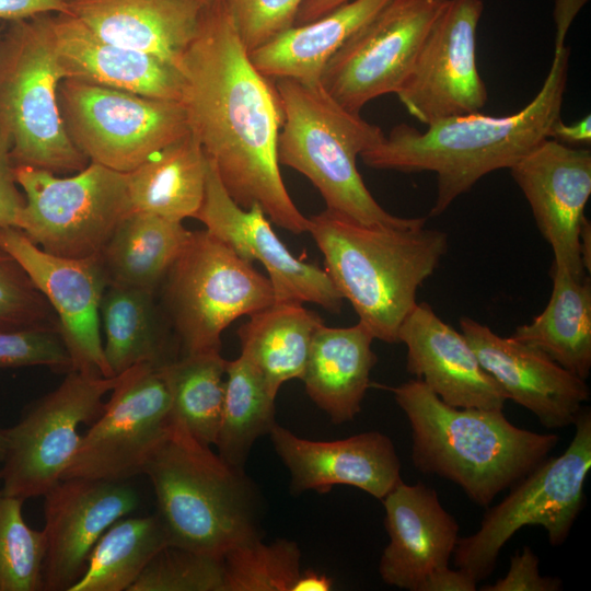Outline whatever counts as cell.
<instances>
[{"label":"cell","mask_w":591,"mask_h":591,"mask_svg":"<svg viewBox=\"0 0 591 591\" xmlns=\"http://www.w3.org/2000/svg\"><path fill=\"white\" fill-rule=\"evenodd\" d=\"M181 71L189 130L230 197L245 209L258 205L294 234L308 232L309 218L292 201L279 170L283 113L275 82L252 63L222 0L205 8Z\"/></svg>","instance_id":"6da1fadb"},{"label":"cell","mask_w":591,"mask_h":591,"mask_svg":"<svg viewBox=\"0 0 591 591\" xmlns=\"http://www.w3.org/2000/svg\"><path fill=\"white\" fill-rule=\"evenodd\" d=\"M570 49L554 48L553 61L535 97L519 112L489 116L480 112L448 117L419 131L405 123L360 158L376 170L432 172L437 194L430 216L438 217L482 177L510 169L542 141L561 118Z\"/></svg>","instance_id":"7a4b0ae2"},{"label":"cell","mask_w":591,"mask_h":591,"mask_svg":"<svg viewBox=\"0 0 591 591\" xmlns=\"http://www.w3.org/2000/svg\"><path fill=\"white\" fill-rule=\"evenodd\" d=\"M391 391L410 426L414 466L459 485L480 507L534 470L559 441L556 433L514 426L502 410L451 406L418 379Z\"/></svg>","instance_id":"3957f363"},{"label":"cell","mask_w":591,"mask_h":591,"mask_svg":"<svg viewBox=\"0 0 591 591\" xmlns=\"http://www.w3.org/2000/svg\"><path fill=\"white\" fill-rule=\"evenodd\" d=\"M308 232L359 322L374 339L398 343L417 290L447 254L448 234L425 225H366L327 209L309 218Z\"/></svg>","instance_id":"277c9868"},{"label":"cell","mask_w":591,"mask_h":591,"mask_svg":"<svg viewBox=\"0 0 591 591\" xmlns=\"http://www.w3.org/2000/svg\"><path fill=\"white\" fill-rule=\"evenodd\" d=\"M142 474L153 486L157 515L170 545L222 558L260 537L257 495L243 468L227 463L176 420Z\"/></svg>","instance_id":"5b68a950"},{"label":"cell","mask_w":591,"mask_h":591,"mask_svg":"<svg viewBox=\"0 0 591 591\" xmlns=\"http://www.w3.org/2000/svg\"><path fill=\"white\" fill-rule=\"evenodd\" d=\"M274 82L283 113L277 142L279 164L306 176L327 210L366 225H425L424 217L387 212L363 183L357 158L384 139L379 126L343 107L320 83Z\"/></svg>","instance_id":"8992f818"},{"label":"cell","mask_w":591,"mask_h":591,"mask_svg":"<svg viewBox=\"0 0 591 591\" xmlns=\"http://www.w3.org/2000/svg\"><path fill=\"white\" fill-rule=\"evenodd\" d=\"M50 14L7 22L0 33V124L10 132L13 166L77 173L90 161L69 139L58 105L65 72Z\"/></svg>","instance_id":"52a82bcc"},{"label":"cell","mask_w":591,"mask_h":591,"mask_svg":"<svg viewBox=\"0 0 591 591\" xmlns=\"http://www.w3.org/2000/svg\"><path fill=\"white\" fill-rule=\"evenodd\" d=\"M573 425L572 440L560 455L547 456L487 509L475 533L459 537L454 565L476 582L491 575L501 548L524 526L544 528L553 546L567 540L582 507L591 468L590 409L583 407Z\"/></svg>","instance_id":"ba28073f"},{"label":"cell","mask_w":591,"mask_h":591,"mask_svg":"<svg viewBox=\"0 0 591 591\" xmlns=\"http://www.w3.org/2000/svg\"><path fill=\"white\" fill-rule=\"evenodd\" d=\"M162 285L185 354L220 351L234 320L275 303L268 277L206 229L190 231Z\"/></svg>","instance_id":"9c48e42d"},{"label":"cell","mask_w":591,"mask_h":591,"mask_svg":"<svg viewBox=\"0 0 591 591\" xmlns=\"http://www.w3.org/2000/svg\"><path fill=\"white\" fill-rule=\"evenodd\" d=\"M25 204L15 227L43 251L68 258L101 255L132 211L126 173L90 162L71 176L13 166Z\"/></svg>","instance_id":"30bf717a"},{"label":"cell","mask_w":591,"mask_h":591,"mask_svg":"<svg viewBox=\"0 0 591 591\" xmlns=\"http://www.w3.org/2000/svg\"><path fill=\"white\" fill-rule=\"evenodd\" d=\"M66 132L90 162L127 173L189 131L179 101L152 99L76 79L58 86Z\"/></svg>","instance_id":"8fae6325"},{"label":"cell","mask_w":591,"mask_h":591,"mask_svg":"<svg viewBox=\"0 0 591 591\" xmlns=\"http://www.w3.org/2000/svg\"><path fill=\"white\" fill-rule=\"evenodd\" d=\"M118 380L69 371L58 387L31 403L19 421L4 429L0 490L24 501L44 496L59 482L81 441L79 426L101 415L103 397Z\"/></svg>","instance_id":"7c38bea8"},{"label":"cell","mask_w":591,"mask_h":591,"mask_svg":"<svg viewBox=\"0 0 591 591\" xmlns=\"http://www.w3.org/2000/svg\"><path fill=\"white\" fill-rule=\"evenodd\" d=\"M163 364L141 363L119 374L60 479L126 482L142 474L173 419Z\"/></svg>","instance_id":"4fadbf2b"},{"label":"cell","mask_w":591,"mask_h":591,"mask_svg":"<svg viewBox=\"0 0 591 591\" xmlns=\"http://www.w3.org/2000/svg\"><path fill=\"white\" fill-rule=\"evenodd\" d=\"M447 0H389L332 57L320 80L346 109L397 93Z\"/></svg>","instance_id":"5bb4252c"},{"label":"cell","mask_w":591,"mask_h":591,"mask_svg":"<svg viewBox=\"0 0 591 591\" xmlns=\"http://www.w3.org/2000/svg\"><path fill=\"white\" fill-rule=\"evenodd\" d=\"M483 10V0H447L396 93L407 112L426 126L480 112L487 103L476 62Z\"/></svg>","instance_id":"9a60e30c"},{"label":"cell","mask_w":591,"mask_h":591,"mask_svg":"<svg viewBox=\"0 0 591 591\" xmlns=\"http://www.w3.org/2000/svg\"><path fill=\"white\" fill-rule=\"evenodd\" d=\"M0 245L20 262L56 313L70 371L116 376L101 338L100 304L107 286L101 256L68 258L47 253L14 227H0Z\"/></svg>","instance_id":"2e32d148"},{"label":"cell","mask_w":591,"mask_h":591,"mask_svg":"<svg viewBox=\"0 0 591 591\" xmlns=\"http://www.w3.org/2000/svg\"><path fill=\"white\" fill-rule=\"evenodd\" d=\"M205 197L196 219L242 259L257 260L268 274L275 302H311L339 312L344 298L326 270L294 257L273 230L258 205L239 206L207 158Z\"/></svg>","instance_id":"e0dca14e"},{"label":"cell","mask_w":591,"mask_h":591,"mask_svg":"<svg viewBox=\"0 0 591 591\" xmlns=\"http://www.w3.org/2000/svg\"><path fill=\"white\" fill-rule=\"evenodd\" d=\"M509 170L552 247L553 264L587 277L580 235L591 195V151L547 138Z\"/></svg>","instance_id":"ac0fdd59"},{"label":"cell","mask_w":591,"mask_h":591,"mask_svg":"<svg viewBox=\"0 0 591 591\" xmlns=\"http://www.w3.org/2000/svg\"><path fill=\"white\" fill-rule=\"evenodd\" d=\"M44 591H69L96 542L132 512L138 493L125 482L62 478L44 495Z\"/></svg>","instance_id":"d6986e66"},{"label":"cell","mask_w":591,"mask_h":591,"mask_svg":"<svg viewBox=\"0 0 591 591\" xmlns=\"http://www.w3.org/2000/svg\"><path fill=\"white\" fill-rule=\"evenodd\" d=\"M461 333L482 367L507 398L529 409L547 429L573 425L590 398L586 380L564 369L545 352L517 338L462 316Z\"/></svg>","instance_id":"ffe728a7"},{"label":"cell","mask_w":591,"mask_h":591,"mask_svg":"<svg viewBox=\"0 0 591 591\" xmlns=\"http://www.w3.org/2000/svg\"><path fill=\"white\" fill-rule=\"evenodd\" d=\"M390 542L380 559L382 580L398 589L426 591L449 568L459 541V523L422 483L399 482L382 500Z\"/></svg>","instance_id":"44dd1931"},{"label":"cell","mask_w":591,"mask_h":591,"mask_svg":"<svg viewBox=\"0 0 591 591\" xmlns=\"http://www.w3.org/2000/svg\"><path fill=\"white\" fill-rule=\"evenodd\" d=\"M269 436L290 472L294 494L308 490L325 494L335 485H348L382 500L403 480L395 445L382 432L367 431L339 440L315 441L276 424Z\"/></svg>","instance_id":"7402d4cb"},{"label":"cell","mask_w":591,"mask_h":591,"mask_svg":"<svg viewBox=\"0 0 591 591\" xmlns=\"http://www.w3.org/2000/svg\"><path fill=\"white\" fill-rule=\"evenodd\" d=\"M398 343L407 348L406 369L444 403L462 408L502 410L508 399L482 367L464 335L426 302L404 320Z\"/></svg>","instance_id":"603a6c76"},{"label":"cell","mask_w":591,"mask_h":591,"mask_svg":"<svg viewBox=\"0 0 591 591\" xmlns=\"http://www.w3.org/2000/svg\"><path fill=\"white\" fill-rule=\"evenodd\" d=\"M49 22L65 79L181 102L184 77L173 63L105 40L71 14H50Z\"/></svg>","instance_id":"cb8c5ba5"},{"label":"cell","mask_w":591,"mask_h":591,"mask_svg":"<svg viewBox=\"0 0 591 591\" xmlns=\"http://www.w3.org/2000/svg\"><path fill=\"white\" fill-rule=\"evenodd\" d=\"M204 10L197 0H68V14L97 36L179 69Z\"/></svg>","instance_id":"d4e9b609"},{"label":"cell","mask_w":591,"mask_h":591,"mask_svg":"<svg viewBox=\"0 0 591 591\" xmlns=\"http://www.w3.org/2000/svg\"><path fill=\"white\" fill-rule=\"evenodd\" d=\"M373 339L361 322L350 327L322 324L313 335L301 380L310 398L334 424L350 421L361 410L376 362Z\"/></svg>","instance_id":"484cf974"},{"label":"cell","mask_w":591,"mask_h":591,"mask_svg":"<svg viewBox=\"0 0 591 591\" xmlns=\"http://www.w3.org/2000/svg\"><path fill=\"white\" fill-rule=\"evenodd\" d=\"M387 1L349 0L311 22L293 25L250 53V59L271 80L320 83L332 57Z\"/></svg>","instance_id":"4316f807"},{"label":"cell","mask_w":591,"mask_h":591,"mask_svg":"<svg viewBox=\"0 0 591 591\" xmlns=\"http://www.w3.org/2000/svg\"><path fill=\"white\" fill-rule=\"evenodd\" d=\"M207 164L189 130L126 173L132 211L175 221L195 218L205 197Z\"/></svg>","instance_id":"83f0119b"},{"label":"cell","mask_w":591,"mask_h":591,"mask_svg":"<svg viewBox=\"0 0 591 591\" xmlns=\"http://www.w3.org/2000/svg\"><path fill=\"white\" fill-rule=\"evenodd\" d=\"M553 289L545 309L512 337L545 352L564 369L587 380L591 370V286L552 265Z\"/></svg>","instance_id":"f1b7e54d"},{"label":"cell","mask_w":591,"mask_h":591,"mask_svg":"<svg viewBox=\"0 0 591 591\" xmlns=\"http://www.w3.org/2000/svg\"><path fill=\"white\" fill-rule=\"evenodd\" d=\"M322 320L299 302H275L250 315L237 331L241 356L260 374L270 395L303 375Z\"/></svg>","instance_id":"f546056e"},{"label":"cell","mask_w":591,"mask_h":591,"mask_svg":"<svg viewBox=\"0 0 591 591\" xmlns=\"http://www.w3.org/2000/svg\"><path fill=\"white\" fill-rule=\"evenodd\" d=\"M189 234L182 221L131 211L100 255L107 283L155 292Z\"/></svg>","instance_id":"4dcf8cb0"},{"label":"cell","mask_w":591,"mask_h":591,"mask_svg":"<svg viewBox=\"0 0 591 591\" xmlns=\"http://www.w3.org/2000/svg\"><path fill=\"white\" fill-rule=\"evenodd\" d=\"M154 293L149 290L107 283L100 304L106 362L113 375L141 364H163L169 357Z\"/></svg>","instance_id":"1f68e13d"},{"label":"cell","mask_w":591,"mask_h":591,"mask_svg":"<svg viewBox=\"0 0 591 591\" xmlns=\"http://www.w3.org/2000/svg\"><path fill=\"white\" fill-rule=\"evenodd\" d=\"M166 545L169 540L157 513L121 518L96 542L83 575L69 591H129Z\"/></svg>","instance_id":"d6a6232c"},{"label":"cell","mask_w":591,"mask_h":591,"mask_svg":"<svg viewBox=\"0 0 591 591\" xmlns=\"http://www.w3.org/2000/svg\"><path fill=\"white\" fill-rule=\"evenodd\" d=\"M227 362L220 351H207L163 364L173 419L207 445H215L219 430Z\"/></svg>","instance_id":"836d02e7"},{"label":"cell","mask_w":591,"mask_h":591,"mask_svg":"<svg viewBox=\"0 0 591 591\" xmlns=\"http://www.w3.org/2000/svg\"><path fill=\"white\" fill-rule=\"evenodd\" d=\"M275 397L258 371L240 355L227 362L224 398L215 445L230 465L243 468L254 442L269 434L275 421Z\"/></svg>","instance_id":"e575fe53"},{"label":"cell","mask_w":591,"mask_h":591,"mask_svg":"<svg viewBox=\"0 0 591 591\" xmlns=\"http://www.w3.org/2000/svg\"><path fill=\"white\" fill-rule=\"evenodd\" d=\"M300 558L298 544L286 538L243 543L222 557L224 591H293Z\"/></svg>","instance_id":"d590c367"},{"label":"cell","mask_w":591,"mask_h":591,"mask_svg":"<svg viewBox=\"0 0 591 591\" xmlns=\"http://www.w3.org/2000/svg\"><path fill=\"white\" fill-rule=\"evenodd\" d=\"M22 503L0 490V591H44L45 536L27 525Z\"/></svg>","instance_id":"8d00e7d4"},{"label":"cell","mask_w":591,"mask_h":591,"mask_svg":"<svg viewBox=\"0 0 591 591\" xmlns=\"http://www.w3.org/2000/svg\"><path fill=\"white\" fill-rule=\"evenodd\" d=\"M129 591H224L223 560L166 545L151 559Z\"/></svg>","instance_id":"74e56055"},{"label":"cell","mask_w":591,"mask_h":591,"mask_svg":"<svg viewBox=\"0 0 591 591\" xmlns=\"http://www.w3.org/2000/svg\"><path fill=\"white\" fill-rule=\"evenodd\" d=\"M59 329L56 313L20 262L0 245V332Z\"/></svg>","instance_id":"f35d334b"},{"label":"cell","mask_w":591,"mask_h":591,"mask_svg":"<svg viewBox=\"0 0 591 591\" xmlns=\"http://www.w3.org/2000/svg\"><path fill=\"white\" fill-rule=\"evenodd\" d=\"M303 1L222 0L248 54L292 27Z\"/></svg>","instance_id":"ab89813d"},{"label":"cell","mask_w":591,"mask_h":591,"mask_svg":"<svg viewBox=\"0 0 591 591\" xmlns=\"http://www.w3.org/2000/svg\"><path fill=\"white\" fill-rule=\"evenodd\" d=\"M44 366L69 372L71 359L59 329L27 328L0 332V368Z\"/></svg>","instance_id":"60d3db41"},{"label":"cell","mask_w":591,"mask_h":591,"mask_svg":"<svg viewBox=\"0 0 591 591\" xmlns=\"http://www.w3.org/2000/svg\"><path fill=\"white\" fill-rule=\"evenodd\" d=\"M538 557L529 546L515 553L510 560L507 575L493 584L480 588L483 591H557L561 580L543 577L538 571Z\"/></svg>","instance_id":"b9f144b4"},{"label":"cell","mask_w":591,"mask_h":591,"mask_svg":"<svg viewBox=\"0 0 591 591\" xmlns=\"http://www.w3.org/2000/svg\"><path fill=\"white\" fill-rule=\"evenodd\" d=\"M10 150V132L0 124V227H15L25 204V197L14 178Z\"/></svg>","instance_id":"7bdbcfd3"},{"label":"cell","mask_w":591,"mask_h":591,"mask_svg":"<svg viewBox=\"0 0 591 591\" xmlns=\"http://www.w3.org/2000/svg\"><path fill=\"white\" fill-rule=\"evenodd\" d=\"M47 13H69L68 0H0V20L5 22Z\"/></svg>","instance_id":"ee69618b"},{"label":"cell","mask_w":591,"mask_h":591,"mask_svg":"<svg viewBox=\"0 0 591 591\" xmlns=\"http://www.w3.org/2000/svg\"><path fill=\"white\" fill-rule=\"evenodd\" d=\"M549 138H553L567 146L591 143V116L588 114L583 118L572 124H566L559 118L552 127Z\"/></svg>","instance_id":"f6af8a7d"},{"label":"cell","mask_w":591,"mask_h":591,"mask_svg":"<svg viewBox=\"0 0 591 591\" xmlns=\"http://www.w3.org/2000/svg\"><path fill=\"white\" fill-rule=\"evenodd\" d=\"M588 1L589 0H556L553 13L556 26L554 48L565 46V39L572 21Z\"/></svg>","instance_id":"bcb514c9"},{"label":"cell","mask_w":591,"mask_h":591,"mask_svg":"<svg viewBox=\"0 0 591 591\" xmlns=\"http://www.w3.org/2000/svg\"><path fill=\"white\" fill-rule=\"evenodd\" d=\"M349 0H304L294 25L311 22Z\"/></svg>","instance_id":"7dc6e473"},{"label":"cell","mask_w":591,"mask_h":591,"mask_svg":"<svg viewBox=\"0 0 591 591\" xmlns=\"http://www.w3.org/2000/svg\"><path fill=\"white\" fill-rule=\"evenodd\" d=\"M333 587V581L324 573L313 570L301 571L293 591H328Z\"/></svg>","instance_id":"c3c4849f"},{"label":"cell","mask_w":591,"mask_h":591,"mask_svg":"<svg viewBox=\"0 0 591 591\" xmlns=\"http://www.w3.org/2000/svg\"><path fill=\"white\" fill-rule=\"evenodd\" d=\"M580 241H581V255H582L583 266H584L586 271L587 270L590 271V268H591V254H590L591 227L588 219L583 223Z\"/></svg>","instance_id":"681fc988"},{"label":"cell","mask_w":591,"mask_h":591,"mask_svg":"<svg viewBox=\"0 0 591 591\" xmlns=\"http://www.w3.org/2000/svg\"><path fill=\"white\" fill-rule=\"evenodd\" d=\"M5 450H7V438H5L4 429H0V463L4 459Z\"/></svg>","instance_id":"f907efd6"},{"label":"cell","mask_w":591,"mask_h":591,"mask_svg":"<svg viewBox=\"0 0 591 591\" xmlns=\"http://www.w3.org/2000/svg\"><path fill=\"white\" fill-rule=\"evenodd\" d=\"M204 8H209L213 5L219 0H197Z\"/></svg>","instance_id":"816d5d0a"},{"label":"cell","mask_w":591,"mask_h":591,"mask_svg":"<svg viewBox=\"0 0 591 591\" xmlns=\"http://www.w3.org/2000/svg\"><path fill=\"white\" fill-rule=\"evenodd\" d=\"M1 30H2V25L0 26V33H1Z\"/></svg>","instance_id":"f5cc1de1"},{"label":"cell","mask_w":591,"mask_h":591,"mask_svg":"<svg viewBox=\"0 0 591 591\" xmlns=\"http://www.w3.org/2000/svg\"><path fill=\"white\" fill-rule=\"evenodd\" d=\"M0 474H1V466H0Z\"/></svg>","instance_id":"db71d44e"}]
</instances>
